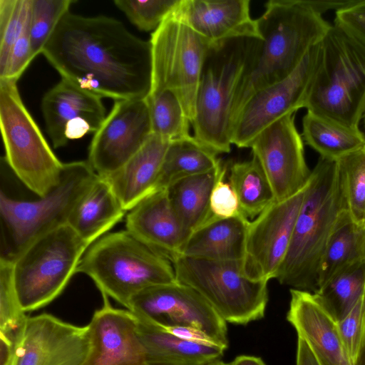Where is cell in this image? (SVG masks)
Here are the masks:
<instances>
[{
  "label": "cell",
  "instance_id": "6da1fadb",
  "mask_svg": "<svg viewBox=\"0 0 365 365\" xmlns=\"http://www.w3.org/2000/svg\"><path fill=\"white\" fill-rule=\"evenodd\" d=\"M41 53L61 78L102 98L142 99L150 93V41L135 36L117 19L69 11Z\"/></svg>",
  "mask_w": 365,
  "mask_h": 365
},
{
  "label": "cell",
  "instance_id": "7a4b0ae2",
  "mask_svg": "<svg viewBox=\"0 0 365 365\" xmlns=\"http://www.w3.org/2000/svg\"><path fill=\"white\" fill-rule=\"evenodd\" d=\"M264 6L256 19L260 43L235 96L232 128L250 96L290 75L331 26L311 8L309 0H270Z\"/></svg>",
  "mask_w": 365,
  "mask_h": 365
},
{
  "label": "cell",
  "instance_id": "3957f363",
  "mask_svg": "<svg viewBox=\"0 0 365 365\" xmlns=\"http://www.w3.org/2000/svg\"><path fill=\"white\" fill-rule=\"evenodd\" d=\"M347 210L337 162L321 158L306 186L287 256L276 279L299 290L317 289L322 256L339 215Z\"/></svg>",
  "mask_w": 365,
  "mask_h": 365
},
{
  "label": "cell",
  "instance_id": "277c9868",
  "mask_svg": "<svg viewBox=\"0 0 365 365\" xmlns=\"http://www.w3.org/2000/svg\"><path fill=\"white\" fill-rule=\"evenodd\" d=\"M260 41L235 38L212 42L205 55L191 125L193 137L217 154L231 150L235 96Z\"/></svg>",
  "mask_w": 365,
  "mask_h": 365
},
{
  "label": "cell",
  "instance_id": "5b68a950",
  "mask_svg": "<svg viewBox=\"0 0 365 365\" xmlns=\"http://www.w3.org/2000/svg\"><path fill=\"white\" fill-rule=\"evenodd\" d=\"M319 47L305 108L341 125L359 128L365 115V44L334 24Z\"/></svg>",
  "mask_w": 365,
  "mask_h": 365
},
{
  "label": "cell",
  "instance_id": "8992f818",
  "mask_svg": "<svg viewBox=\"0 0 365 365\" xmlns=\"http://www.w3.org/2000/svg\"><path fill=\"white\" fill-rule=\"evenodd\" d=\"M76 273L86 274L102 295L127 309L143 289L177 282L172 262L126 230L108 232L88 246Z\"/></svg>",
  "mask_w": 365,
  "mask_h": 365
},
{
  "label": "cell",
  "instance_id": "52a82bcc",
  "mask_svg": "<svg viewBox=\"0 0 365 365\" xmlns=\"http://www.w3.org/2000/svg\"><path fill=\"white\" fill-rule=\"evenodd\" d=\"M98 175L88 161L63 163L58 183L34 200L0 195L2 257L14 259L33 240L68 224L74 207Z\"/></svg>",
  "mask_w": 365,
  "mask_h": 365
},
{
  "label": "cell",
  "instance_id": "ba28073f",
  "mask_svg": "<svg viewBox=\"0 0 365 365\" xmlns=\"http://www.w3.org/2000/svg\"><path fill=\"white\" fill-rule=\"evenodd\" d=\"M17 81L0 78V128L5 150L2 159L28 189L41 197L58 183L63 163L24 104Z\"/></svg>",
  "mask_w": 365,
  "mask_h": 365
},
{
  "label": "cell",
  "instance_id": "9c48e42d",
  "mask_svg": "<svg viewBox=\"0 0 365 365\" xmlns=\"http://www.w3.org/2000/svg\"><path fill=\"white\" fill-rule=\"evenodd\" d=\"M88 247L68 224L29 243L13 259L14 284L23 310H37L57 298L76 273Z\"/></svg>",
  "mask_w": 365,
  "mask_h": 365
},
{
  "label": "cell",
  "instance_id": "30bf717a",
  "mask_svg": "<svg viewBox=\"0 0 365 365\" xmlns=\"http://www.w3.org/2000/svg\"><path fill=\"white\" fill-rule=\"evenodd\" d=\"M172 264L176 281L195 289L226 322L245 325L264 317L268 282L248 278L242 260L179 255Z\"/></svg>",
  "mask_w": 365,
  "mask_h": 365
},
{
  "label": "cell",
  "instance_id": "8fae6325",
  "mask_svg": "<svg viewBox=\"0 0 365 365\" xmlns=\"http://www.w3.org/2000/svg\"><path fill=\"white\" fill-rule=\"evenodd\" d=\"M152 83L149 94L170 91L190 120L202 64L212 42L169 14L149 40Z\"/></svg>",
  "mask_w": 365,
  "mask_h": 365
},
{
  "label": "cell",
  "instance_id": "7c38bea8",
  "mask_svg": "<svg viewBox=\"0 0 365 365\" xmlns=\"http://www.w3.org/2000/svg\"><path fill=\"white\" fill-rule=\"evenodd\" d=\"M319 49V43L313 46L290 75L250 96L234 123L232 144L238 148H249L264 128L279 118L305 108Z\"/></svg>",
  "mask_w": 365,
  "mask_h": 365
},
{
  "label": "cell",
  "instance_id": "4fadbf2b",
  "mask_svg": "<svg viewBox=\"0 0 365 365\" xmlns=\"http://www.w3.org/2000/svg\"><path fill=\"white\" fill-rule=\"evenodd\" d=\"M128 310L161 328L197 329L228 346L226 322L195 289L178 282L143 289L133 297Z\"/></svg>",
  "mask_w": 365,
  "mask_h": 365
},
{
  "label": "cell",
  "instance_id": "5bb4252c",
  "mask_svg": "<svg viewBox=\"0 0 365 365\" xmlns=\"http://www.w3.org/2000/svg\"><path fill=\"white\" fill-rule=\"evenodd\" d=\"M88 324L76 326L48 314L29 317L9 365H92Z\"/></svg>",
  "mask_w": 365,
  "mask_h": 365
},
{
  "label": "cell",
  "instance_id": "9a60e30c",
  "mask_svg": "<svg viewBox=\"0 0 365 365\" xmlns=\"http://www.w3.org/2000/svg\"><path fill=\"white\" fill-rule=\"evenodd\" d=\"M153 134L146 98L115 101L88 147V162L106 178L118 170Z\"/></svg>",
  "mask_w": 365,
  "mask_h": 365
},
{
  "label": "cell",
  "instance_id": "2e32d148",
  "mask_svg": "<svg viewBox=\"0 0 365 365\" xmlns=\"http://www.w3.org/2000/svg\"><path fill=\"white\" fill-rule=\"evenodd\" d=\"M306 186L294 196L273 202L250 221L242 259L243 272L248 278L266 282L276 279L289 248Z\"/></svg>",
  "mask_w": 365,
  "mask_h": 365
},
{
  "label": "cell",
  "instance_id": "e0dca14e",
  "mask_svg": "<svg viewBox=\"0 0 365 365\" xmlns=\"http://www.w3.org/2000/svg\"><path fill=\"white\" fill-rule=\"evenodd\" d=\"M250 148L272 187L275 201L287 200L303 190L311 176L294 113L288 114L260 132Z\"/></svg>",
  "mask_w": 365,
  "mask_h": 365
},
{
  "label": "cell",
  "instance_id": "ac0fdd59",
  "mask_svg": "<svg viewBox=\"0 0 365 365\" xmlns=\"http://www.w3.org/2000/svg\"><path fill=\"white\" fill-rule=\"evenodd\" d=\"M41 108L54 148L94 134L106 117L101 96L63 78L45 93Z\"/></svg>",
  "mask_w": 365,
  "mask_h": 365
},
{
  "label": "cell",
  "instance_id": "d6986e66",
  "mask_svg": "<svg viewBox=\"0 0 365 365\" xmlns=\"http://www.w3.org/2000/svg\"><path fill=\"white\" fill-rule=\"evenodd\" d=\"M250 0H179L169 14L210 42L235 38L261 39Z\"/></svg>",
  "mask_w": 365,
  "mask_h": 365
},
{
  "label": "cell",
  "instance_id": "ffe728a7",
  "mask_svg": "<svg viewBox=\"0 0 365 365\" xmlns=\"http://www.w3.org/2000/svg\"><path fill=\"white\" fill-rule=\"evenodd\" d=\"M88 324L93 343L92 365H147L146 352L138 331L135 314L113 308L108 297Z\"/></svg>",
  "mask_w": 365,
  "mask_h": 365
},
{
  "label": "cell",
  "instance_id": "44dd1931",
  "mask_svg": "<svg viewBox=\"0 0 365 365\" xmlns=\"http://www.w3.org/2000/svg\"><path fill=\"white\" fill-rule=\"evenodd\" d=\"M287 321L309 346L319 365H353L337 322L310 292L290 289Z\"/></svg>",
  "mask_w": 365,
  "mask_h": 365
},
{
  "label": "cell",
  "instance_id": "7402d4cb",
  "mask_svg": "<svg viewBox=\"0 0 365 365\" xmlns=\"http://www.w3.org/2000/svg\"><path fill=\"white\" fill-rule=\"evenodd\" d=\"M128 212L125 230L173 263L180 255L185 237L166 189L150 193Z\"/></svg>",
  "mask_w": 365,
  "mask_h": 365
},
{
  "label": "cell",
  "instance_id": "603a6c76",
  "mask_svg": "<svg viewBox=\"0 0 365 365\" xmlns=\"http://www.w3.org/2000/svg\"><path fill=\"white\" fill-rule=\"evenodd\" d=\"M170 143L152 134L124 165L113 174L103 178L126 212L154 191Z\"/></svg>",
  "mask_w": 365,
  "mask_h": 365
},
{
  "label": "cell",
  "instance_id": "cb8c5ba5",
  "mask_svg": "<svg viewBox=\"0 0 365 365\" xmlns=\"http://www.w3.org/2000/svg\"><path fill=\"white\" fill-rule=\"evenodd\" d=\"M250 221L242 213L229 218L212 216L189 236L180 255L212 260H242Z\"/></svg>",
  "mask_w": 365,
  "mask_h": 365
},
{
  "label": "cell",
  "instance_id": "d4e9b609",
  "mask_svg": "<svg viewBox=\"0 0 365 365\" xmlns=\"http://www.w3.org/2000/svg\"><path fill=\"white\" fill-rule=\"evenodd\" d=\"M136 318L138 334L146 352L147 365H207L220 360L226 350L180 339L160 327Z\"/></svg>",
  "mask_w": 365,
  "mask_h": 365
},
{
  "label": "cell",
  "instance_id": "484cf974",
  "mask_svg": "<svg viewBox=\"0 0 365 365\" xmlns=\"http://www.w3.org/2000/svg\"><path fill=\"white\" fill-rule=\"evenodd\" d=\"M125 212L108 181L98 176L74 207L68 225L90 246L108 233Z\"/></svg>",
  "mask_w": 365,
  "mask_h": 365
},
{
  "label": "cell",
  "instance_id": "4316f807",
  "mask_svg": "<svg viewBox=\"0 0 365 365\" xmlns=\"http://www.w3.org/2000/svg\"><path fill=\"white\" fill-rule=\"evenodd\" d=\"M225 172L227 166L221 163L208 172L181 178L166 188L185 241L212 217L210 207V195L215 183Z\"/></svg>",
  "mask_w": 365,
  "mask_h": 365
},
{
  "label": "cell",
  "instance_id": "83f0119b",
  "mask_svg": "<svg viewBox=\"0 0 365 365\" xmlns=\"http://www.w3.org/2000/svg\"><path fill=\"white\" fill-rule=\"evenodd\" d=\"M365 259V227L356 224L349 212L339 216L322 256L317 289L348 267Z\"/></svg>",
  "mask_w": 365,
  "mask_h": 365
},
{
  "label": "cell",
  "instance_id": "f1b7e54d",
  "mask_svg": "<svg viewBox=\"0 0 365 365\" xmlns=\"http://www.w3.org/2000/svg\"><path fill=\"white\" fill-rule=\"evenodd\" d=\"M303 140L320 157L338 160L365 145L359 128H350L320 115L307 112L302 120Z\"/></svg>",
  "mask_w": 365,
  "mask_h": 365
},
{
  "label": "cell",
  "instance_id": "f546056e",
  "mask_svg": "<svg viewBox=\"0 0 365 365\" xmlns=\"http://www.w3.org/2000/svg\"><path fill=\"white\" fill-rule=\"evenodd\" d=\"M217 155V153L200 143L193 136L170 142L154 191L166 189L181 178L214 169L221 163Z\"/></svg>",
  "mask_w": 365,
  "mask_h": 365
},
{
  "label": "cell",
  "instance_id": "4dcf8cb0",
  "mask_svg": "<svg viewBox=\"0 0 365 365\" xmlns=\"http://www.w3.org/2000/svg\"><path fill=\"white\" fill-rule=\"evenodd\" d=\"M21 307L14 280V260L0 259V365H9L29 317Z\"/></svg>",
  "mask_w": 365,
  "mask_h": 365
},
{
  "label": "cell",
  "instance_id": "1f68e13d",
  "mask_svg": "<svg viewBox=\"0 0 365 365\" xmlns=\"http://www.w3.org/2000/svg\"><path fill=\"white\" fill-rule=\"evenodd\" d=\"M229 182L238 198L240 212L249 220L276 202L269 179L253 155L249 160L235 163L230 166Z\"/></svg>",
  "mask_w": 365,
  "mask_h": 365
},
{
  "label": "cell",
  "instance_id": "d6a6232c",
  "mask_svg": "<svg viewBox=\"0 0 365 365\" xmlns=\"http://www.w3.org/2000/svg\"><path fill=\"white\" fill-rule=\"evenodd\" d=\"M312 294L336 322L341 321L365 294V259L343 269Z\"/></svg>",
  "mask_w": 365,
  "mask_h": 365
},
{
  "label": "cell",
  "instance_id": "836d02e7",
  "mask_svg": "<svg viewBox=\"0 0 365 365\" xmlns=\"http://www.w3.org/2000/svg\"><path fill=\"white\" fill-rule=\"evenodd\" d=\"M153 134L173 142L188 138L190 120L178 97L170 91L149 94L146 98Z\"/></svg>",
  "mask_w": 365,
  "mask_h": 365
},
{
  "label": "cell",
  "instance_id": "e575fe53",
  "mask_svg": "<svg viewBox=\"0 0 365 365\" xmlns=\"http://www.w3.org/2000/svg\"><path fill=\"white\" fill-rule=\"evenodd\" d=\"M336 162L347 211L356 224L365 227V145Z\"/></svg>",
  "mask_w": 365,
  "mask_h": 365
},
{
  "label": "cell",
  "instance_id": "d590c367",
  "mask_svg": "<svg viewBox=\"0 0 365 365\" xmlns=\"http://www.w3.org/2000/svg\"><path fill=\"white\" fill-rule=\"evenodd\" d=\"M72 0H32L30 37L32 56L42 51L63 17L69 12Z\"/></svg>",
  "mask_w": 365,
  "mask_h": 365
},
{
  "label": "cell",
  "instance_id": "8d00e7d4",
  "mask_svg": "<svg viewBox=\"0 0 365 365\" xmlns=\"http://www.w3.org/2000/svg\"><path fill=\"white\" fill-rule=\"evenodd\" d=\"M32 0H0V76L31 14Z\"/></svg>",
  "mask_w": 365,
  "mask_h": 365
},
{
  "label": "cell",
  "instance_id": "74e56055",
  "mask_svg": "<svg viewBox=\"0 0 365 365\" xmlns=\"http://www.w3.org/2000/svg\"><path fill=\"white\" fill-rule=\"evenodd\" d=\"M179 0H115V5L139 30L155 31Z\"/></svg>",
  "mask_w": 365,
  "mask_h": 365
},
{
  "label": "cell",
  "instance_id": "f35d334b",
  "mask_svg": "<svg viewBox=\"0 0 365 365\" xmlns=\"http://www.w3.org/2000/svg\"><path fill=\"white\" fill-rule=\"evenodd\" d=\"M365 322V294L349 313L337 322L346 351L354 361L360 345Z\"/></svg>",
  "mask_w": 365,
  "mask_h": 365
},
{
  "label": "cell",
  "instance_id": "ab89813d",
  "mask_svg": "<svg viewBox=\"0 0 365 365\" xmlns=\"http://www.w3.org/2000/svg\"><path fill=\"white\" fill-rule=\"evenodd\" d=\"M30 19L31 14L11 49L6 68L0 78L18 81L34 59L31 46Z\"/></svg>",
  "mask_w": 365,
  "mask_h": 365
},
{
  "label": "cell",
  "instance_id": "60d3db41",
  "mask_svg": "<svg viewBox=\"0 0 365 365\" xmlns=\"http://www.w3.org/2000/svg\"><path fill=\"white\" fill-rule=\"evenodd\" d=\"M226 173L220 177L210 195V211L218 218L232 217L241 213L237 195L230 183L225 180Z\"/></svg>",
  "mask_w": 365,
  "mask_h": 365
},
{
  "label": "cell",
  "instance_id": "b9f144b4",
  "mask_svg": "<svg viewBox=\"0 0 365 365\" xmlns=\"http://www.w3.org/2000/svg\"><path fill=\"white\" fill-rule=\"evenodd\" d=\"M334 24L365 44V0H354L336 11Z\"/></svg>",
  "mask_w": 365,
  "mask_h": 365
},
{
  "label": "cell",
  "instance_id": "7bdbcfd3",
  "mask_svg": "<svg viewBox=\"0 0 365 365\" xmlns=\"http://www.w3.org/2000/svg\"><path fill=\"white\" fill-rule=\"evenodd\" d=\"M163 329L170 334L187 341L211 346L221 347L225 349L227 348L205 332L193 327H170Z\"/></svg>",
  "mask_w": 365,
  "mask_h": 365
},
{
  "label": "cell",
  "instance_id": "ee69618b",
  "mask_svg": "<svg viewBox=\"0 0 365 365\" xmlns=\"http://www.w3.org/2000/svg\"><path fill=\"white\" fill-rule=\"evenodd\" d=\"M296 365H319L309 346L298 336Z\"/></svg>",
  "mask_w": 365,
  "mask_h": 365
},
{
  "label": "cell",
  "instance_id": "f6af8a7d",
  "mask_svg": "<svg viewBox=\"0 0 365 365\" xmlns=\"http://www.w3.org/2000/svg\"><path fill=\"white\" fill-rule=\"evenodd\" d=\"M228 365H266L261 358L242 355L236 357Z\"/></svg>",
  "mask_w": 365,
  "mask_h": 365
},
{
  "label": "cell",
  "instance_id": "bcb514c9",
  "mask_svg": "<svg viewBox=\"0 0 365 365\" xmlns=\"http://www.w3.org/2000/svg\"><path fill=\"white\" fill-rule=\"evenodd\" d=\"M353 365H365V322L363 334Z\"/></svg>",
  "mask_w": 365,
  "mask_h": 365
},
{
  "label": "cell",
  "instance_id": "7dc6e473",
  "mask_svg": "<svg viewBox=\"0 0 365 365\" xmlns=\"http://www.w3.org/2000/svg\"><path fill=\"white\" fill-rule=\"evenodd\" d=\"M207 365H228V364H226V363L220 361V360L213 361Z\"/></svg>",
  "mask_w": 365,
  "mask_h": 365
},
{
  "label": "cell",
  "instance_id": "c3c4849f",
  "mask_svg": "<svg viewBox=\"0 0 365 365\" xmlns=\"http://www.w3.org/2000/svg\"><path fill=\"white\" fill-rule=\"evenodd\" d=\"M364 124H365V115H364Z\"/></svg>",
  "mask_w": 365,
  "mask_h": 365
}]
</instances>
